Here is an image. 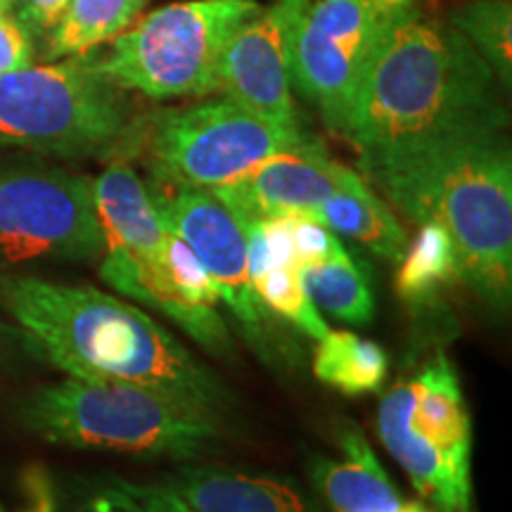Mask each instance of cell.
Segmentation results:
<instances>
[{"label":"cell","mask_w":512,"mask_h":512,"mask_svg":"<svg viewBox=\"0 0 512 512\" xmlns=\"http://www.w3.org/2000/svg\"><path fill=\"white\" fill-rule=\"evenodd\" d=\"M0 309L57 368L76 380L162 389L223 415L233 396L174 332L124 299L38 275H0Z\"/></svg>","instance_id":"cell-1"},{"label":"cell","mask_w":512,"mask_h":512,"mask_svg":"<svg viewBox=\"0 0 512 512\" xmlns=\"http://www.w3.org/2000/svg\"><path fill=\"white\" fill-rule=\"evenodd\" d=\"M361 171L415 223H439L460 280L494 306L512 297V157L503 128L358 155Z\"/></svg>","instance_id":"cell-2"},{"label":"cell","mask_w":512,"mask_h":512,"mask_svg":"<svg viewBox=\"0 0 512 512\" xmlns=\"http://www.w3.org/2000/svg\"><path fill=\"white\" fill-rule=\"evenodd\" d=\"M505 124L496 74L484 57L453 24L415 3L370 57L344 136L368 155Z\"/></svg>","instance_id":"cell-3"},{"label":"cell","mask_w":512,"mask_h":512,"mask_svg":"<svg viewBox=\"0 0 512 512\" xmlns=\"http://www.w3.org/2000/svg\"><path fill=\"white\" fill-rule=\"evenodd\" d=\"M24 425L53 444L195 460L223 439L221 415L162 389L119 380L67 377L38 389Z\"/></svg>","instance_id":"cell-4"},{"label":"cell","mask_w":512,"mask_h":512,"mask_svg":"<svg viewBox=\"0 0 512 512\" xmlns=\"http://www.w3.org/2000/svg\"><path fill=\"white\" fill-rule=\"evenodd\" d=\"M121 88L88 57L0 74V145L62 157L119 150L128 131Z\"/></svg>","instance_id":"cell-5"},{"label":"cell","mask_w":512,"mask_h":512,"mask_svg":"<svg viewBox=\"0 0 512 512\" xmlns=\"http://www.w3.org/2000/svg\"><path fill=\"white\" fill-rule=\"evenodd\" d=\"M377 434L437 512H472V430L446 354L382 396Z\"/></svg>","instance_id":"cell-6"},{"label":"cell","mask_w":512,"mask_h":512,"mask_svg":"<svg viewBox=\"0 0 512 512\" xmlns=\"http://www.w3.org/2000/svg\"><path fill=\"white\" fill-rule=\"evenodd\" d=\"M261 5L256 0H188L145 15L114 38L95 69L119 88L152 100L197 98L219 91V62L228 38Z\"/></svg>","instance_id":"cell-7"},{"label":"cell","mask_w":512,"mask_h":512,"mask_svg":"<svg viewBox=\"0 0 512 512\" xmlns=\"http://www.w3.org/2000/svg\"><path fill=\"white\" fill-rule=\"evenodd\" d=\"M418 0H278L292 86L344 133L370 57Z\"/></svg>","instance_id":"cell-8"},{"label":"cell","mask_w":512,"mask_h":512,"mask_svg":"<svg viewBox=\"0 0 512 512\" xmlns=\"http://www.w3.org/2000/svg\"><path fill=\"white\" fill-rule=\"evenodd\" d=\"M306 138L302 128L278 126L226 98L157 112L145 128V150L152 176L214 190Z\"/></svg>","instance_id":"cell-9"},{"label":"cell","mask_w":512,"mask_h":512,"mask_svg":"<svg viewBox=\"0 0 512 512\" xmlns=\"http://www.w3.org/2000/svg\"><path fill=\"white\" fill-rule=\"evenodd\" d=\"M105 252L93 181L50 166H0V261H95Z\"/></svg>","instance_id":"cell-10"},{"label":"cell","mask_w":512,"mask_h":512,"mask_svg":"<svg viewBox=\"0 0 512 512\" xmlns=\"http://www.w3.org/2000/svg\"><path fill=\"white\" fill-rule=\"evenodd\" d=\"M152 202L171 233H176L207 268L228 311L240 323L242 337L268 356L264 304L256 297L247 266L245 223L214 197V192L157 178Z\"/></svg>","instance_id":"cell-11"},{"label":"cell","mask_w":512,"mask_h":512,"mask_svg":"<svg viewBox=\"0 0 512 512\" xmlns=\"http://www.w3.org/2000/svg\"><path fill=\"white\" fill-rule=\"evenodd\" d=\"M354 174L335 162L318 140L268 157L238 181L214 188V197L233 211L242 223L287 214H313L332 192Z\"/></svg>","instance_id":"cell-12"},{"label":"cell","mask_w":512,"mask_h":512,"mask_svg":"<svg viewBox=\"0 0 512 512\" xmlns=\"http://www.w3.org/2000/svg\"><path fill=\"white\" fill-rule=\"evenodd\" d=\"M219 88L256 117L297 126L283 10L275 3L242 22L228 38L219 62Z\"/></svg>","instance_id":"cell-13"},{"label":"cell","mask_w":512,"mask_h":512,"mask_svg":"<svg viewBox=\"0 0 512 512\" xmlns=\"http://www.w3.org/2000/svg\"><path fill=\"white\" fill-rule=\"evenodd\" d=\"M95 216H98L105 252L126 256L152 268H166L169 228L159 216L145 183L124 162H114L93 181Z\"/></svg>","instance_id":"cell-14"},{"label":"cell","mask_w":512,"mask_h":512,"mask_svg":"<svg viewBox=\"0 0 512 512\" xmlns=\"http://www.w3.org/2000/svg\"><path fill=\"white\" fill-rule=\"evenodd\" d=\"M100 278L133 302L164 313L185 335L202 344L214 356L233 354V339L216 309L195 306L181 297L166 268H152L126 256L102 254Z\"/></svg>","instance_id":"cell-15"},{"label":"cell","mask_w":512,"mask_h":512,"mask_svg":"<svg viewBox=\"0 0 512 512\" xmlns=\"http://www.w3.org/2000/svg\"><path fill=\"white\" fill-rule=\"evenodd\" d=\"M192 512H309L304 496L285 479L223 467H183L166 482Z\"/></svg>","instance_id":"cell-16"},{"label":"cell","mask_w":512,"mask_h":512,"mask_svg":"<svg viewBox=\"0 0 512 512\" xmlns=\"http://www.w3.org/2000/svg\"><path fill=\"white\" fill-rule=\"evenodd\" d=\"M313 484L335 512H396L403 505L399 491L361 432L342 434V458H320Z\"/></svg>","instance_id":"cell-17"},{"label":"cell","mask_w":512,"mask_h":512,"mask_svg":"<svg viewBox=\"0 0 512 512\" xmlns=\"http://www.w3.org/2000/svg\"><path fill=\"white\" fill-rule=\"evenodd\" d=\"M320 223H325L332 233L354 240L368 252L387 261H399L408 245V235L399 219L387 207L382 197H377L361 176L351 174L347 183L313 211Z\"/></svg>","instance_id":"cell-18"},{"label":"cell","mask_w":512,"mask_h":512,"mask_svg":"<svg viewBox=\"0 0 512 512\" xmlns=\"http://www.w3.org/2000/svg\"><path fill=\"white\" fill-rule=\"evenodd\" d=\"M420 230L408 240L396 264V292L408 306H430L446 287L460 280L453 242L439 223H418Z\"/></svg>","instance_id":"cell-19"},{"label":"cell","mask_w":512,"mask_h":512,"mask_svg":"<svg viewBox=\"0 0 512 512\" xmlns=\"http://www.w3.org/2000/svg\"><path fill=\"white\" fill-rule=\"evenodd\" d=\"M147 0H72L60 22L48 31L46 57H86L117 38L136 19Z\"/></svg>","instance_id":"cell-20"},{"label":"cell","mask_w":512,"mask_h":512,"mask_svg":"<svg viewBox=\"0 0 512 512\" xmlns=\"http://www.w3.org/2000/svg\"><path fill=\"white\" fill-rule=\"evenodd\" d=\"M313 373L337 392L358 396L377 392L387 380L389 358L380 344L347 330H328L318 339Z\"/></svg>","instance_id":"cell-21"},{"label":"cell","mask_w":512,"mask_h":512,"mask_svg":"<svg viewBox=\"0 0 512 512\" xmlns=\"http://www.w3.org/2000/svg\"><path fill=\"white\" fill-rule=\"evenodd\" d=\"M302 287L318 311L347 325H368L375 316L368 275L347 252L302 266Z\"/></svg>","instance_id":"cell-22"},{"label":"cell","mask_w":512,"mask_h":512,"mask_svg":"<svg viewBox=\"0 0 512 512\" xmlns=\"http://www.w3.org/2000/svg\"><path fill=\"white\" fill-rule=\"evenodd\" d=\"M451 24L484 57L498 83L512 81V5L510 0H472L451 15Z\"/></svg>","instance_id":"cell-23"},{"label":"cell","mask_w":512,"mask_h":512,"mask_svg":"<svg viewBox=\"0 0 512 512\" xmlns=\"http://www.w3.org/2000/svg\"><path fill=\"white\" fill-rule=\"evenodd\" d=\"M252 287L264 304V309H271L297 325L304 335L311 339L325 337L328 323L320 316L311 299L306 297L302 287V266L283 264L266 268V271L252 275Z\"/></svg>","instance_id":"cell-24"},{"label":"cell","mask_w":512,"mask_h":512,"mask_svg":"<svg viewBox=\"0 0 512 512\" xmlns=\"http://www.w3.org/2000/svg\"><path fill=\"white\" fill-rule=\"evenodd\" d=\"M74 512H192L166 484L102 479L88 489Z\"/></svg>","instance_id":"cell-25"},{"label":"cell","mask_w":512,"mask_h":512,"mask_svg":"<svg viewBox=\"0 0 512 512\" xmlns=\"http://www.w3.org/2000/svg\"><path fill=\"white\" fill-rule=\"evenodd\" d=\"M166 273H169L171 283L183 299H188L195 306H207V309H216L221 294L216 287L214 278H211L207 268L202 266V261L197 259L195 252L178 238L176 233L169 230V238H166Z\"/></svg>","instance_id":"cell-26"},{"label":"cell","mask_w":512,"mask_h":512,"mask_svg":"<svg viewBox=\"0 0 512 512\" xmlns=\"http://www.w3.org/2000/svg\"><path fill=\"white\" fill-rule=\"evenodd\" d=\"M34 62L31 34L17 17L0 12V74L17 72Z\"/></svg>","instance_id":"cell-27"},{"label":"cell","mask_w":512,"mask_h":512,"mask_svg":"<svg viewBox=\"0 0 512 512\" xmlns=\"http://www.w3.org/2000/svg\"><path fill=\"white\" fill-rule=\"evenodd\" d=\"M17 19L27 27L29 34H48L60 22L72 0H17Z\"/></svg>","instance_id":"cell-28"},{"label":"cell","mask_w":512,"mask_h":512,"mask_svg":"<svg viewBox=\"0 0 512 512\" xmlns=\"http://www.w3.org/2000/svg\"><path fill=\"white\" fill-rule=\"evenodd\" d=\"M24 351H34L31 339L17 325H10L8 320L0 318V366H8V363L22 356Z\"/></svg>","instance_id":"cell-29"},{"label":"cell","mask_w":512,"mask_h":512,"mask_svg":"<svg viewBox=\"0 0 512 512\" xmlns=\"http://www.w3.org/2000/svg\"><path fill=\"white\" fill-rule=\"evenodd\" d=\"M27 494L31 505L24 512H55V496L46 472L31 470L27 475Z\"/></svg>","instance_id":"cell-30"},{"label":"cell","mask_w":512,"mask_h":512,"mask_svg":"<svg viewBox=\"0 0 512 512\" xmlns=\"http://www.w3.org/2000/svg\"><path fill=\"white\" fill-rule=\"evenodd\" d=\"M396 512H432V510H427L422 503H406V501H403V505Z\"/></svg>","instance_id":"cell-31"},{"label":"cell","mask_w":512,"mask_h":512,"mask_svg":"<svg viewBox=\"0 0 512 512\" xmlns=\"http://www.w3.org/2000/svg\"><path fill=\"white\" fill-rule=\"evenodd\" d=\"M17 0H0V12H5L10 8V5H15Z\"/></svg>","instance_id":"cell-32"},{"label":"cell","mask_w":512,"mask_h":512,"mask_svg":"<svg viewBox=\"0 0 512 512\" xmlns=\"http://www.w3.org/2000/svg\"><path fill=\"white\" fill-rule=\"evenodd\" d=\"M0 512H5V508H3V505H0Z\"/></svg>","instance_id":"cell-33"}]
</instances>
